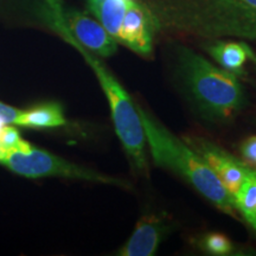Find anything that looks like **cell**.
Listing matches in <instances>:
<instances>
[{
  "instance_id": "cell-12",
  "label": "cell",
  "mask_w": 256,
  "mask_h": 256,
  "mask_svg": "<svg viewBox=\"0 0 256 256\" xmlns=\"http://www.w3.org/2000/svg\"><path fill=\"white\" fill-rule=\"evenodd\" d=\"M66 124L58 104H43L22 110L14 124L28 128H56Z\"/></svg>"
},
{
  "instance_id": "cell-9",
  "label": "cell",
  "mask_w": 256,
  "mask_h": 256,
  "mask_svg": "<svg viewBox=\"0 0 256 256\" xmlns=\"http://www.w3.org/2000/svg\"><path fill=\"white\" fill-rule=\"evenodd\" d=\"M168 223L164 217L156 214L144 215L138 220L134 232L120 249L121 256H151L154 255L164 235L168 232Z\"/></svg>"
},
{
  "instance_id": "cell-4",
  "label": "cell",
  "mask_w": 256,
  "mask_h": 256,
  "mask_svg": "<svg viewBox=\"0 0 256 256\" xmlns=\"http://www.w3.org/2000/svg\"><path fill=\"white\" fill-rule=\"evenodd\" d=\"M62 31L66 32V40L72 46L78 48L81 55L84 57L87 63L94 70L102 90L107 98L108 104H110L115 132L122 144L128 158L130 159L136 170L147 171L148 162H147L146 156L145 130H144L140 115L138 113L136 104H134L128 92L120 84V82L115 78V76L101 60L95 58L84 48L80 46L78 42L70 36L66 28H62Z\"/></svg>"
},
{
  "instance_id": "cell-15",
  "label": "cell",
  "mask_w": 256,
  "mask_h": 256,
  "mask_svg": "<svg viewBox=\"0 0 256 256\" xmlns=\"http://www.w3.org/2000/svg\"><path fill=\"white\" fill-rule=\"evenodd\" d=\"M28 146L31 145L22 139L16 128L6 124L0 136V154L12 150H25Z\"/></svg>"
},
{
  "instance_id": "cell-18",
  "label": "cell",
  "mask_w": 256,
  "mask_h": 256,
  "mask_svg": "<svg viewBox=\"0 0 256 256\" xmlns=\"http://www.w3.org/2000/svg\"><path fill=\"white\" fill-rule=\"evenodd\" d=\"M249 60H252V62L256 64V54L252 49H250V51H249Z\"/></svg>"
},
{
  "instance_id": "cell-21",
  "label": "cell",
  "mask_w": 256,
  "mask_h": 256,
  "mask_svg": "<svg viewBox=\"0 0 256 256\" xmlns=\"http://www.w3.org/2000/svg\"><path fill=\"white\" fill-rule=\"evenodd\" d=\"M6 126V124H2L0 122V136H2V130H4V127Z\"/></svg>"
},
{
  "instance_id": "cell-8",
  "label": "cell",
  "mask_w": 256,
  "mask_h": 256,
  "mask_svg": "<svg viewBox=\"0 0 256 256\" xmlns=\"http://www.w3.org/2000/svg\"><path fill=\"white\" fill-rule=\"evenodd\" d=\"M64 22L70 36L86 50L101 57H110L118 51V42L98 20L76 10H69L64 14Z\"/></svg>"
},
{
  "instance_id": "cell-17",
  "label": "cell",
  "mask_w": 256,
  "mask_h": 256,
  "mask_svg": "<svg viewBox=\"0 0 256 256\" xmlns=\"http://www.w3.org/2000/svg\"><path fill=\"white\" fill-rule=\"evenodd\" d=\"M20 110H16L14 107H10L0 102V122L4 124H16L17 121Z\"/></svg>"
},
{
  "instance_id": "cell-14",
  "label": "cell",
  "mask_w": 256,
  "mask_h": 256,
  "mask_svg": "<svg viewBox=\"0 0 256 256\" xmlns=\"http://www.w3.org/2000/svg\"><path fill=\"white\" fill-rule=\"evenodd\" d=\"M200 247L211 255H230L234 244L228 236L222 232H209L200 240Z\"/></svg>"
},
{
  "instance_id": "cell-1",
  "label": "cell",
  "mask_w": 256,
  "mask_h": 256,
  "mask_svg": "<svg viewBox=\"0 0 256 256\" xmlns=\"http://www.w3.org/2000/svg\"><path fill=\"white\" fill-rule=\"evenodd\" d=\"M156 30L204 40H256V8L241 0H144Z\"/></svg>"
},
{
  "instance_id": "cell-16",
  "label": "cell",
  "mask_w": 256,
  "mask_h": 256,
  "mask_svg": "<svg viewBox=\"0 0 256 256\" xmlns=\"http://www.w3.org/2000/svg\"><path fill=\"white\" fill-rule=\"evenodd\" d=\"M240 153L246 164L256 168V136H248L243 140L240 145Z\"/></svg>"
},
{
  "instance_id": "cell-2",
  "label": "cell",
  "mask_w": 256,
  "mask_h": 256,
  "mask_svg": "<svg viewBox=\"0 0 256 256\" xmlns=\"http://www.w3.org/2000/svg\"><path fill=\"white\" fill-rule=\"evenodd\" d=\"M176 52L178 81L202 116L215 122L232 120L244 102L235 74L218 68L188 46H179Z\"/></svg>"
},
{
  "instance_id": "cell-6",
  "label": "cell",
  "mask_w": 256,
  "mask_h": 256,
  "mask_svg": "<svg viewBox=\"0 0 256 256\" xmlns=\"http://www.w3.org/2000/svg\"><path fill=\"white\" fill-rule=\"evenodd\" d=\"M183 142L204 160L232 197L235 196L250 171V166L204 136H188Z\"/></svg>"
},
{
  "instance_id": "cell-5",
  "label": "cell",
  "mask_w": 256,
  "mask_h": 256,
  "mask_svg": "<svg viewBox=\"0 0 256 256\" xmlns=\"http://www.w3.org/2000/svg\"><path fill=\"white\" fill-rule=\"evenodd\" d=\"M0 162L6 168L24 177H66L96 182L124 188H130V183L122 179L101 174L89 168H83L66 162L43 150L28 146L25 150H12L0 154Z\"/></svg>"
},
{
  "instance_id": "cell-19",
  "label": "cell",
  "mask_w": 256,
  "mask_h": 256,
  "mask_svg": "<svg viewBox=\"0 0 256 256\" xmlns=\"http://www.w3.org/2000/svg\"><path fill=\"white\" fill-rule=\"evenodd\" d=\"M249 226H252V229L254 230V232H256V216L254 217V220H252V222L249 223Z\"/></svg>"
},
{
  "instance_id": "cell-20",
  "label": "cell",
  "mask_w": 256,
  "mask_h": 256,
  "mask_svg": "<svg viewBox=\"0 0 256 256\" xmlns=\"http://www.w3.org/2000/svg\"><path fill=\"white\" fill-rule=\"evenodd\" d=\"M241 2H247V4L254 6V8H256V0H241Z\"/></svg>"
},
{
  "instance_id": "cell-13",
  "label": "cell",
  "mask_w": 256,
  "mask_h": 256,
  "mask_svg": "<svg viewBox=\"0 0 256 256\" xmlns=\"http://www.w3.org/2000/svg\"><path fill=\"white\" fill-rule=\"evenodd\" d=\"M234 198L236 210L248 224L256 216V170L250 168Z\"/></svg>"
},
{
  "instance_id": "cell-11",
  "label": "cell",
  "mask_w": 256,
  "mask_h": 256,
  "mask_svg": "<svg viewBox=\"0 0 256 256\" xmlns=\"http://www.w3.org/2000/svg\"><path fill=\"white\" fill-rule=\"evenodd\" d=\"M132 0H87L89 11L116 40L124 14Z\"/></svg>"
},
{
  "instance_id": "cell-7",
  "label": "cell",
  "mask_w": 256,
  "mask_h": 256,
  "mask_svg": "<svg viewBox=\"0 0 256 256\" xmlns=\"http://www.w3.org/2000/svg\"><path fill=\"white\" fill-rule=\"evenodd\" d=\"M156 25L153 14L144 0H132L124 14L116 42L138 55H152Z\"/></svg>"
},
{
  "instance_id": "cell-3",
  "label": "cell",
  "mask_w": 256,
  "mask_h": 256,
  "mask_svg": "<svg viewBox=\"0 0 256 256\" xmlns=\"http://www.w3.org/2000/svg\"><path fill=\"white\" fill-rule=\"evenodd\" d=\"M136 110L145 130L146 142L156 164L179 174L217 209L234 218H238L232 194L226 190L204 160L145 108L136 104Z\"/></svg>"
},
{
  "instance_id": "cell-10",
  "label": "cell",
  "mask_w": 256,
  "mask_h": 256,
  "mask_svg": "<svg viewBox=\"0 0 256 256\" xmlns=\"http://www.w3.org/2000/svg\"><path fill=\"white\" fill-rule=\"evenodd\" d=\"M206 52L228 72L240 75L243 72L247 60H249V51L252 48L246 42H234L222 40H209L204 46Z\"/></svg>"
}]
</instances>
